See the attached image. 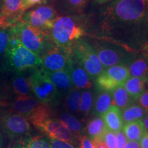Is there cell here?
Instances as JSON below:
<instances>
[{"mask_svg": "<svg viewBox=\"0 0 148 148\" xmlns=\"http://www.w3.org/2000/svg\"><path fill=\"white\" fill-rule=\"evenodd\" d=\"M4 70L22 72L27 69H36L42 66L39 56L27 49L16 37L12 35L5 54Z\"/></svg>", "mask_w": 148, "mask_h": 148, "instance_id": "6da1fadb", "label": "cell"}, {"mask_svg": "<svg viewBox=\"0 0 148 148\" xmlns=\"http://www.w3.org/2000/svg\"><path fill=\"white\" fill-rule=\"evenodd\" d=\"M147 3V0H114L106 7L104 15L114 23H138L145 15Z\"/></svg>", "mask_w": 148, "mask_h": 148, "instance_id": "7a4b0ae2", "label": "cell"}, {"mask_svg": "<svg viewBox=\"0 0 148 148\" xmlns=\"http://www.w3.org/2000/svg\"><path fill=\"white\" fill-rule=\"evenodd\" d=\"M84 25L76 17L58 16L53 21L49 36L55 45L71 48L72 45L84 34Z\"/></svg>", "mask_w": 148, "mask_h": 148, "instance_id": "3957f363", "label": "cell"}, {"mask_svg": "<svg viewBox=\"0 0 148 148\" xmlns=\"http://www.w3.org/2000/svg\"><path fill=\"white\" fill-rule=\"evenodd\" d=\"M9 110L25 116L35 127L51 116L50 106L40 102L34 96H17L10 100L7 106Z\"/></svg>", "mask_w": 148, "mask_h": 148, "instance_id": "277c9868", "label": "cell"}, {"mask_svg": "<svg viewBox=\"0 0 148 148\" xmlns=\"http://www.w3.org/2000/svg\"><path fill=\"white\" fill-rule=\"evenodd\" d=\"M10 27L12 35L16 37L27 49L38 56L42 54L51 40L47 34L29 26L23 20Z\"/></svg>", "mask_w": 148, "mask_h": 148, "instance_id": "5b68a950", "label": "cell"}, {"mask_svg": "<svg viewBox=\"0 0 148 148\" xmlns=\"http://www.w3.org/2000/svg\"><path fill=\"white\" fill-rule=\"evenodd\" d=\"M31 125L25 116L8 108H0V131L11 141L29 134Z\"/></svg>", "mask_w": 148, "mask_h": 148, "instance_id": "8992f818", "label": "cell"}, {"mask_svg": "<svg viewBox=\"0 0 148 148\" xmlns=\"http://www.w3.org/2000/svg\"><path fill=\"white\" fill-rule=\"evenodd\" d=\"M28 78L32 93L38 100L49 106L58 102L60 92L42 68L34 69Z\"/></svg>", "mask_w": 148, "mask_h": 148, "instance_id": "52a82bcc", "label": "cell"}, {"mask_svg": "<svg viewBox=\"0 0 148 148\" xmlns=\"http://www.w3.org/2000/svg\"><path fill=\"white\" fill-rule=\"evenodd\" d=\"M71 50L74 57L89 77H97L104 71L95 49L85 40H77L72 45Z\"/></svg>", "mask_w": 148, "mask_h": 148, "instance_id": "ba28073f", "label": "cell"}, {"mask_svg": "<svg viewBox=\"0 0 148 148\" xmlns=\"http://www.w3.org/2000/svg\"><path fill=\"white\" fill-rule=\"evenodd\" d=\"M72 54L71 48L60 47L51 40L40 56L42 68L49 72L66 69Z\"/></svg>", "mask_w": 148, "mask_h": 148, "instance_id": "9c48e42d", "label": "cell"}, {"mask_svg": "<svg viewBox=\"0 0 148 148\" xmlns=\"http://www.w3.org/2000/svg\"><path fill=\"white\" fill-rule=\"evenodd\" d=\"M57 13L51 5H40L22 16V20L29 26L39 29L49 35Z\"/></svg>", "mask_w": 148, "mask_h": 148, "instance_id": "30bf717a", "label": "cell"}, {"mask_svg": "<svg viewBox=\"0 0 148 148\" xmlns=\"http://www.w3.org/2000/svg\"><path fill=\"white\" fill-rule=\"evenodd\" d=\"M50 139H58L67 143H73V135L58 119H48L36 127Z\"/></svg>", "mask_w": 148, "mask_h": 148, "instance_id": "8fae6325", "label": "cell"}, {"mask_svg": "<svg viewBox=\"0 0 148 148\" xmlns=\"http://www.w3.org/2000/svg\"><path fill=\"white\" fill-rule=\"evenodd\" d=\"M66 69L69 74L72 82L77 88L88 89L92 87L89 75L77 62L73 54L70 58Z\"/></svg>", "mask_w": 148, "mask_h": 148, "instance_id": "7c38bea8", "label": "cell"}, {"mask_svg": "<svg viewBox=\"0 0 148 148\" xmlns=\"http://www.w3.org/2000/svg\"><path fill=\"white\" fill-rule=\"evenodd\" d=\"M22 6L23 0H3L0 13L10 27L22 20Z\"/></svg>", "mask_w": 148, "mask_h": 148, "instance_id": "4fadbf2b", "label": "cell"}, {"mask_svg": "<svg viewBox=\"0 0 148 148\" xmlns=\"http://www.w3.org/2000/svg\"><path fill=\"white\" fill-rule=\"evenodd\" d=\"M93 48L103 68L108 69L112 66L121 64L123 61V58L121 53L113 48L101 45Z\"/></svg>", "mask_w": 148, "mask_h": 148, "instance_id": "5bb4252c", "label": "cell"}, {"mask_svg": "<svg viewBox=\"0 0 148 148\" xmlns=\"http://www.w3.org/2000/svg\"><path fill=\"white\" fill-rule=\"evenodd\" d=\"M10 148H51L50 139L41 135H30L14 140Z\"/></svg>", "mask_w": 148, "mask_h": 148, "instance_id": "9a60e30c", "label": "cell"}, {"mask_svg": "<svg viewBox=\"0 0 148 148\" xmlns=\"http://www.w3.org/2000/svg\"><path fill=\"white\" fill-rule=\"evenodd\" d=\"M51 82L60 93L67 94L73 88V82L66 69L49 72L45 71Z\"/></svg>", "mask_w": 148, "mask_h": 148, "instance_id": "2e32d148", "label": "cell"}, {"mask_svg": "<svg viewBox=\"0 0 148 148\" xmlns=\"http://www.w3.org/2000/svg\"><path fill=\"white\" fill-rule=\"evenodd\" d=\"M9 85L11 95L14 94L16 97L32 95L29 78L24 76L22 72H14Z\"/></svg>", "mask_w": 148, "mask_h": 148, "instance_id": "e0dca14e", "label": "cell"}, {"mask_svg": "<svg viewBox=\"0 0 148 148\" xmlns=\"http://www.w3.org/2000/svg\"><path fill=\"white\" fill-rule=\"evenodd\" d=\"M101 116L108 130L116 133L123 128L124 123L122 119L121 110L114 105H112Z\"/></svg>", "mask_w": 148, "mask_h": 148, "instance_id": "ac0fdd59", "label": "cell"}, {"mask_svg": "<svg viewBox=\"0 0 148 148\" xmlns=\"http://www.w3.org/2000/svg\"><path fill=\"white\" fill-rule=\"evenodd\" d=\"M147 78L130 76L125 81L123 86L134 100H137L145 91Z\"/></svg>", "mask_w": 148, "mask_h": 148, "instance_id": "d6986e66", "label": "cell"}, {"mask_svg": "<svg viewBox=\"0 0 148 148\" xmlns=\"http://www.w3.org/2000/svg\"><path fill=\"white\" fill-rule=\"evenodd\" d=\"M112 92L100 91L96 96L92 107V113L97 116H102L112 106Z\"/></svg>", "mask_w": 148, "mask_h": 148, "instance_id": "ffe728a7", "label": "cell"}, {"mask_svg": "<svg viewBox=\"0 0 148 148\" xmlns=\"http://www.w3.org/2000/svg\"><path fill=\"white\" fill-rule=\"evenodd\" d=\"M104 72L113 82L119 86L123 85L125 81L130 77L128 66L126 64L122 63L110 66Z\"/></svg>", "mask_w": 148, "mask_h": 148, "instance_id": "44dd1931", "label": "cell"}, {"mask_svg": "<svg viewBox=\"0 0 148 148\" xmlns=\"http://www.w3.org/2000/svg\"><path fill=\"white\" fill-rule=\"evenodd\" d=\"M123 133L128 140L138 141L147 132L141 120L125 123L123 127Z\"/></svg>", "mask_w": 148, "mask_h": 148, "instance_id": "7402d4cb", "label": "cell"}, {"mask_svg": "<svg viewBox=\"0 0 148 148\" xmlns=\"http://www.w3.org/2000/svg\"><path fill=\"white\" fill-rule=\"evenodd\" d=\"M121 111L122 119L124 124L141 120L148 114L147 111L138 104H131Z\"/></svg>", "mask_w": 148, "mask_h": 148, "instance_id": "603a6c76", "label": "cell"}, {"mask_svg": "<svg viewBox=\"0 0 148 148\" xmlns=\"http://www.w3.org/2000/svg\"><path fill=\"white\" fill-rule=\"evenodd\" d=\"M112 102L120 110H123L130 105L132 104L134 99L130 96L123 85L118 86L112 92Z\"/></svg>", "mask_w": 148, "mask_h": 148, "instance_id": "cb8c5ba5", "label": "cell"}, {"mask_svg": "<svg viewBox=\"0 0 148 148\" xmlns=\"http://www.w3.org/2000/svg\"><path fill=\"white\" fill-rule=\"evenodd\" d=\"M106 130L104 121L100 116H97L89 120L86 124V132L90 139H101Z\"/></svg>", "mask_w": 148, "mask_h": 148, "instance_id": "d4e9b609", "label": "cell"}, {"mask_svg": "<svg viewBox=\"0 0 148 148\" xmlns=\"http://www.w3.org/2000/svg\"><path fill=\"white\" fill-rule=\"evenodd\" d=\"M59 121L62 122L71 134L76 136H80L82 132V124L75 116L69 112H62L59 114Z\"/></svg>", "mask_w": 148, "mask_h": 148, "instance_id": "484cf974", "label": "cell"}, {"mask_svg": "<svg viewBox=\"0 0 148 148\" xmlns=\"http://www.w3.org/2000/svg\"><path fill=\"white\" fill-rule=\"evenodd\" d=\"M130 75L132 77L147 78L148 75V60L145 58H138L130 64Z\"/></svg>", "mask_w": 148, "mask_h": 148, "instance_id": "4316f807", "label": "cell"}, {"mask_svg": "<svg viewBox=\"0 0 148 148\" xmlns=\"http://www.w3.org/2000/svg\"><path fill=\"white\" fill-rule=\"evenodd\" d=\"M81 93L82 92L79 88H73L66 95L64 103L66 109L72 113H76L79 112Z\"/></svg>", "mask_w": 148, "mask_h": 148, "instance_id": "83f0119b", "label": "cell"}, {"mask_svg": "<svg viewBox=\"0 0 148 148\" xmlns=\"http://www.w3.org/2000/svg\"><path fill=\"white\" fill-rule=\"evenodd\" d=\"M96 84L101 91L107 92H112L115 88L119 86L106 75L104 71L97 77Z\"/></svg>", "mask_w": 148, "mask_h": 148, "instance_id": "f1b7e54d", "label": "cell"}, {"mask_svg": "<svg viewBox=\"0 0 148 148\" xmlns=\"http://www.w3.org/2000/svg\"><path fill=\"white\" fill-rule=\"evenodd\" d=\"M10 97V85L0 73V108L8 106Z\"/></svg>", "mask_w": 148, "mask_h": 148, "instance_id": "f546056e", "label": "cell"}, {"mask_svg": "<svg viewBox=\"0 0 148 148\" xmlns=\"http://www.w3.org/2000/svg\"><path fill=\"white\" fill-rule=\"evenodd\" d=\"M92 95L89 90H84L81 93L80 101H79V111L81 113L87 115L92 108Z\"/></svg>", "mask_w": 148, "mask_h": 148, "instance_id": "4dcf8cb0", "label": "cell"}, {"mask_svg": "<svg viewBox=\"0 0 148 148\" xmlns=\"http://www.w3.org/2000/svg\"><path fill=\"white\" fill-rule=\"evenodd\" d=\"M12 36L11 27H0V56L5 54Z\"/></svg>", "mask_w": 148, "mask_h": 148, "instance_id": "1f68e13d", "label": "cell"}, {"mask_svg": "<svg viewBox=\"0 0 148 148\" xmlns=\"http://www.w3.org/2000/svg\"><path fill=\"white\" fill-rule=\"evenodd\" d=\"M68 8L73 11L82 10L88 2V0H64Z\"/></svg>", "mask_w": 148, "mask_h": 148, "instance_id": "d6a6232c", "label": "cell"}, {"mask_svg": "<svg viewBox=\"0 0 148 148\" xmlns=\"http://www.w3.org/2000/svg\"><path fill=\"white\" fill-rule=\"evenodd\" d=\"M101 140L106 144L107 148H116L115 133L106 130Z\"/></svg>", "mask_w": 148, "mask_h": 148, "instance_id": "836d02e7", "label": "cell"}, {"mask_svg": "<svg viewBox=\"0 0 148 148\" xmlns=\"http://www.w3.org/2000/svg\"><path fill=\"white\" fill-rule=\"evenodd\" d=\"M51 148H75L71 143L58 139H50Z\"/></svg>", "mask_w": 148, "mask_h": 148, "instance_id": "e575fe53", "label": "cell"}, {"mask_svg": "<svg viewBox=\"0 0 148 148\" xmlns=\"http://www.w3.org/2000/svg\"><path fill=\"white\" fill-rule=\"evenodd\" d=\"M116 136V148H123L125 143H126V137L124 133L122 131H119L115 133Z\"/></svg>", "mask_w": 148, "mask_h": 148, "instance_id": "d590c367", "label": "cell"}, {"mask_svg": "<svg viewBox=\"0 0 148 148\" xmlns=\"http://www.w3.org/2000/svg\"><path fill=\"white\" fill-rule=\"evenodd\" d=\"M138 105L145 109L148 113V90L144 91L137 99Z\"/></svg>", "mask_w": 148, "mask_h": 148, "instance_id": "8d00e7d4", "label": "cell"}, {"mask_svg": "<svg viewBox=\"0 0 148 148\" xmlns=\"http://www.w3.org/2000/svg\"><path fill=\"white\" fill-rule=\"evenodd\" d=\"M43 2H45V0H23V6H22V10L24 12L27 9H28L33 5L36 4H39Z\"/></svg>", "mask_w": 148, "mask_h": 148, "instance_id": "74e56055", "label": "cell"}, {"mask_svg": "<svg viewBox=\"0 0 148 148\" xmlns=\"http://www.w3.org/2000/svg\"><path fill=\"white\" fill-rule=\"evenodd\" d=\"M80 148H93L91 141L86 136H83L80 138Z\"/></svg>", "mask_w": 148, "mask_h": 148, "instance_id": "f35d334b", "label": "cell"}, {"mask_svg": "<svg viewBox=\"0 0 148 148\" xmlns=\"http://www.w3.org/2000/svg\"><path fill=\"white\" fill-rule=\"evenodd\" d=\"M91 144L93 148H107L106 144L101 139L99 138H94L91 139Z\"/></svg>", "mask_w": 148, "mask_h": 148, "instance_id": "ab89813d", "label": "cell"}, {"mask_svg": "<svg viewBox=\"0 0 148 148\" xmlns=\"http://www.w3.org/2000/svg\"><path fill=\"white\" fill-rule=\"evenodd\" d=\"M123 148H140V143L135 140H128L126 141Z\"/></svg>", "mask_w": 148, "mask_h": 148, "instance_id": "60d3db41", "label": "cell"}, {"mask_svg": "<svg viewBox=\"0 0 148 148\" xmlns=\"http://www.w3.org/2000/svg\"><path fill=\"white\" fill-rule=\"evenodd\" d=\"M140 148H148V132L147 131L140 140Z\"/></svg>", "mask_w": 148, "mask_h": 148, "instance_id": "b9f144b4", "label": "cell"}, {"mask_svg": "<svg viewBox=\"0 0 148 148\" xmlns=\"http://www.w3.org/2000/svg\"><path fill=\"white\" fill-rule=\"evenodd\" d=\"M143 121L144 127H145V130L148 131V114H147V115H146L145 117L143 118V121Z\"/></svg>", "mask_w": 148, "mask_h": 148, "instance_id": "7bdbcfd3", "label": "cell"}, {"mask_svg": "<svg viewBox=\"0 0 148 148\" xmlns=\"http://www.w3.org/2000/svg\"><path fill=\"white\" fill-rule=\"evenodd\" d=\"M0 148H4V145H3V134L0 131Z\"/></svg>", "mask_w": 148, "mask_h": 148, "instance_id": "ee69618b", "label": "cell"}, {"mask_svg": "<svg viewBox=\"0 0 148 148\" xmlns=\"http://www.w3.org/2000/svg\"><path fill=\"white\" fill-rule=\"evenodd\" d=\"M110 1H112V0H95V2L100 3V4H102V3H108Z\"/></svg>", "mask_w": 148, "mask_h": 148, "instance_id": "f6af8a7d", "label": "cell"}, {"mask_svg": "<svg viewBox=\"0 0 148 148\" xmlns=\"http://www.w3.org/2000/svg\"><path fill=\"white\" fill-rule=\"evenodd\" d=\"M1 19H0V27H5L3 26V24H2V22H1Z\"/></svg>", "mask_w": 148, "mask_h": 148, "instance_id": "bcb514c9", "label": "cell"}, {"mask_svg": "<svg viewBox=\"0 0 148 148\" xmlns=\"http://www.w3.org/2000/svg\"><path fill=\"white\" fill-rule=\"evenodd\" d=\"M2 2H3V0H0V10H1V5H2Z\"/></svg>", "mask_w": 148, "mask_h": 148, "instance_id": "7dc6e473", "label": "cell"}, {"mask_svg": "<svg viewBox=\"0 0 148 148\" xmlns=\"http://www.w3.org/2000/svg\"><path fill=\"white\" fill-rule=\"evenodd\" d=\"M1 18H3V16H0V19H1Z\"/></svg>", "mask_w": 148, "mask_h": 148, "instance_id": "c3c4849f", "label": "cell"}, {"mask_svg": "<svg viewBox=\"0 0 148 148\" xmlns=\"http://www.w3.org/2000/svg\"><path fill=\"white\" fill-rule=\"evenodd\" d=\"M0 16H1V13H0Z\"/></svg>", "mask_w": 148, "mask_h": 148, "instance_id": "681fc988", "label": "cell"}, {"mask_svg": "<svg viewBox=\"0 0 148 148\" xmlns=\"http://www.w3.org/2000/svg\"><path fill=\"white\" fill-rule=\"evenodd\" d=\"M147 1H148V0H147Z\"/></svg>", "mask_w": 148, "mask_h": 148, "instance_id": "f907efd6", "label": "cell"}, {"mask_svg": "<svg viewBox=\"0 0 148 148\" xmlns=\"http://www.w3.org/2000/svg\"></svg>", "mask_w": 148, "mask_h": 148, "instance_id": "816d5d0a", "label": "cell"}]
</instances>
